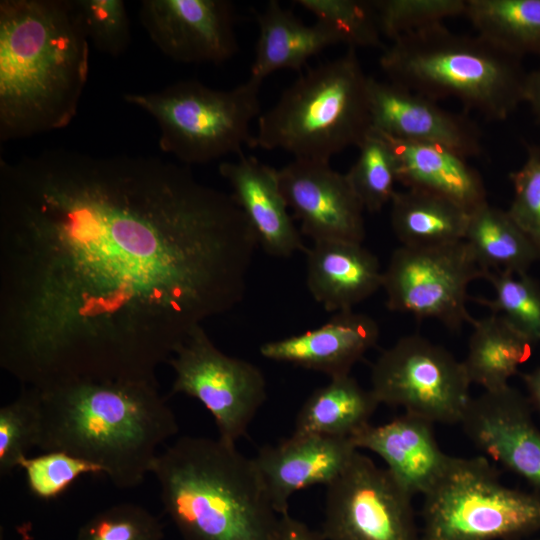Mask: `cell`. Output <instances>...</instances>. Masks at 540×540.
Segmentation results:
<instances>
[{
    "label": "cell",
    "instance_id": "2e32d148",
    "mask_svg": "<svg viewBox=\"0 0 540 540\" xmlns=\"http://www.w3.org/2000/svg\"><path fill=\"white\" fill-rule=\"evenodd\" d=\"M372 127L393 138L442 146L464 158L482 152V134L469 117L391 82L369 77Z\"/></svg>",
    "mask_w": 540,
    "mask_h": 540
},
{
    "label": "cell",
    "instance_id": "7c38bea8",
    "mask_svg": "<svg viewBox=\"0 0 540 540\" xmlns=\"http://www.w3.org/2000/svg\"><path fill=\"white\" fill-rule=\"evenodd\" d=\"M413 495L386 469L356 452L326 487L324 540H421Z\"/></svg>",
    "mask_w": 540,
    "mask_h": 540
},
{
    "label": "cell",
    "instance_id": "8fae6325",
    "mask_svg": "<svg viewBox=\"0 0 540 540\" xmlns=\"http://www.w3.org/2000/svg\"><path fill=\"white\" fill-rule=\"evenodd\" d=\"M167 363L175 373L171 393L202 403L215 420L218 438L236 445L266 401L262 371L223 353L202 326L191 331Z\"/></svg>",
    "mask_w": 540,
    "mask_h": 540
},
{
    "label": "cell",
    "instance_id": "f1b7e54d",
    "mask_svg": "<svg viewBox=\"0 0 540 540\" xmlns=\"http://www.w3.org/2000/svg\"><path fill=\"white\" fill-rule=\"evenodd\" d=\"M358 148V158L346 175L364 209L375 213L396 192L397 160L387 140L374 129Z\"/></svg>",
    "mask_w": 540,
    "mask_h": 540
},
{
    "label": "cell",
    "instance_id": "9c48e42d",
    "mask_svg": "<svg viewBox=\"0 0 540 540\" xmlns=\"http://www.w3.org/2000/svg\"><path fill=\"white\" fill-rule=\"evenodd\" d=\"M370 379L380 404L433 424H460L471 400L463 362L420 335L404 336L383 351Z\"/></svg>",
    "mask_w": 540,
    "mask_h": 540
},
{
    "label": "cell",
    "instance_id": "44dd1931",
    "mask_svg": "<svg viewBox=\"0 0 540 540\" xmlns=\"http://www.w3.org/2000/svg\"><path fill=\"white\" fill-rule=\"evenodd\" d=\"M305 252L307 288L328 312L352 310L382 287L378 258L362 243L318 241Z\"/></svg>",
    "mask_w": 540,
    "mask_h": 540
},
{
    "label": "cell",
    "instance_id": "b9f144b4",
    "mask_svg": "<svg viewBox=\"0 0 540 540\" xmlns=\"http://www.w3.org/2000/svg\"><path fill=\"white\" fill-rule=\"evenodd\" d=\"M537 540H540V539H537Z\"/></svg>",
    "mask_w": 540,
    "mask_h": 540
},
{
    "label": "cell",
    "instance_id": "4fadbf2b",
    "mask_svg": "<svg viewBox=\"0 0 540 540\" xmlns=\"http://www.w3.org/2000/svg\"><path fill=\"white\" fill-rule=\"evenodd\" d=\"M139 21L167 57L223 63L238 53L235 12L227 0H142Z\"/></svg>",
    "mask_w": 540,
    "mask_h": 540
},
{
    "label": "cell",
    "instance_id": "7402d4cb",
    "mask_svg": "<svg viewBox=\"0 0 540 540\" xmlns=\"http://www.w3.org/2000/svg\"><path fill=\"white\" fill-rule=\"evenodd\" d=\"M381 134L396 157L398 182L407 189L444 197L468 213L488 202L482 177L463 156L442 146Z\"/></svg>",
    "mask_w": 540,
    "mask_h": 540
},
{
    "label": "cell",
    "instance_id": "e575fe53",
    "mask_svg": "<svg viewBox=\"0 0 540 540\" xmlns=\"http://www.w3.org/2000/svg\"><path fill=\"white\" fill-rule=\"evenodd\" d=\"M19 467L31 493L43 500L57 498L82 475L103 473L99 466L61 451L25 457Z\"/></svg>",
    "mask_w": 540,
    "mask_h": 540
},
{
    "label": "cell",
    "instance_id": "cb8c5ba5",
    "mask_svg": "<svg viewBox=\"0 0 540 540\" xmlns=\"http://www.w3.org/2000/svg\"><path fill=\"white\" fill-rule=\"evenodd\" d=\"M379 404L350 374L330 378L302 404L293 433L351 439L370 425Z\"/></svg>",
    "mask_w": 540,
    "mask_h": 540
},
{
    "label": "cell",
    "instance_id": "8d00e7d4",
    "mask_svg": "<svg viewBox=\"0 0 540 540\" xmlns=\"http://www.w3.org/2000/svg\"><path fill=\"white\" fill-rule=\"evenodd\" d=\"M525 146V162L509 174L514 197L507 212L540 249V145Z\"/></svg>",
    "mask_w": 540,
    "mask_h": 540
},
{
    "label": "cell",
    "instance_id": "1f68e13d",
    "mask_svg": "<svg viewBox=\"0 0 540 540\" xmlns=\"http://www.w3.org/2000/svg\"><path fill=\"white\" fill-rule=\"evenodd\" d=\"M295 3L334 29L348 48H383L372 1L297 0Z\"/></svg>",
    "mask_w": 540,
    "mask_h": 540
},
{
    "label": "cell",
    "instance_id": "52a82bcc",
    "mask_svg": "<svg viewBox=\"0 0 540 540\" xmlns=\"http://www.w3.org/2000/svg\"><path fill=\"white\" fill-rule=\"evenodd\" d=\"M261 82L248 78L228 90L182 80L154 92L123 95L156 121L159 147L183 165L205 164L253 148L250 123L260 116Z\"/></svg>",
    "mask_w": 540,
    "mask_h": 540
},
{
    "label": "cell",
    "instance_id": "f35d334b",
    "mask_svg": "<svg viewBox=\"0 0 540 540\" xmlns=\"http://www.w3.org/2000/svg\"><path fill=\"white\" fill-rule=\"evenodd\" d=\"M524 101L531 106L540 126V65L527 74Z\"/></svg>",
    "mask_w": 540,
    "mask_h": 540
},
{
    "label": "cell",
    "instance_id": "7a4b0ae2",
    "mask_svg": "<svg viewBox=\"0 0 540 540\" xmlns=\"http://www.w3.org/2000/svg\"><path fill=\"white\" fill-rule=\"evenodd\" d=\"M89 73L75 0L0 1V142L67 127Z\"/></svg>",
    "mask_w": 540,
    "mask_h": 540
},
{
    "label": "cell",
    "instance_id": "e0dca14e",
    "mask_svg": "<svg viewBox=\"0 0 540 540\" xmlns=\"http://www.w3.org/2000/svg\"><path fill=\"white\" fill-rule=\"evenodd\" d=\"M358 449L351 439L293 433L253 457L279 515L289 512L290 498L314 485L327 487L349 466Z\"/></svg>",
    "mask_w": 540,
    "mask_h": 540
},
{
    "label": "cell",
    "instance_id": "74e56055",
    "mask_svg": "<svg viewBox=\"0 0 540 540\" xmlns=\"http://www.w3.org/2000/svg\"><path fill=\"white\" fill-rule=\"evenodd\" d=\"M280 540H324L320 531L311 529L303 521L293 517L289 512L281 515Z\"/></svg>",
    "mask_w": 540,
    "mask_h": 540
},
{
    "label": "cell",
    "instance_id": "d6a6232c",
    "mask_svg": "<svg viewBox=\"0 0 540 540\" xmlns=\"http://www.w3.org/2000/svg\"><path fill=\"white\" fill-rule=\"evenodd\" d=\"M467 0H372L382 35L391 39L465 14Z\"/></svg>",
    "mask_w": 540,
    "mask_h": 540
},
{
    "label": "cell",
    "instance_id": "5b68a950",
    "mask_svg": "<svg viewBox=\"0 0 540 540\" xmlns=\"http://www.w3.org/2000/svg\"><path fill=\"white\" fill-rule=\"evenodd\" d=\"M379 65L389 82L436 102L454 98L490 121L505 120L524 101L521 58L444 24L393 40Z\"/></svg>",
    "mask_w": 540,
    "mask_h": 540
},
{
    "label": "cell",
    "instance_id": "9a60e30c",
    "mask_svg": "<svg viewBox=\"0 0 540 540\" xmlns=\"http://www.w3.org/2000/svg\"><path fill=\"white\" fill-rule=\"evenodd\" d=\"M531 407L527 397L507 385L471 398L460 424L481 452L540 495V429Z\"/></svg>",
    "mask_w": 540,
    "mask_h": 540
},
{
    "label": "cell",
    "instance_id": "60d3db41",
    "mask_svg": "<svg viewBox=\"0 0 540 540\" xmlns=\"http://www.w3.org/2000/svg\"><path fill=\"white\" fill-rule=\"evenodd\" d=\"M27 539H28V537H27V535L25 534V537H24V539H23V540H27Z\"/></svg>",
    "mask_w": 540,
    "mask_h": 540
},
{
    "label": "cell",
    "instance_id": "f546056e",
    "mask_svg": "<svg viewBox=\"0 0 540 540\" xmlns=\"http://www.w3.org/2000/svg\"><path fill=\"white\" fill-rule=\"evenodd\" d=\"M493 299H475L494 314L502 316L533 344L540 341V285L527 273L489 271Z\"/></svg>",
    "mask_w": 540,
    "mask_h": 540
},
{
    "label": "cell",
    "instance_id": "d6986e66",
    "mask_svg": "<svg viewBox=\"0 0 540 540\" xmlns=\"http://www.w3.org/2000/svg\"><path fill=\"white\" fill-rule=\"evenodd\" d=\"M218 171L230 184L231 195L249 222L258 246L280 258L306 251L281 191L278 170L241 153L237 160L219 164Z\"/></svg>",
    "mask_w": 540,
    "mask_h": 540
},
{
    "label": "cell",
    "instance_id": "d4e9b609",
    "mask_svg": "<svg viewBox=\"0 0 540 540\" xmlns=\"http://www.w3.org/2000/svg\"><path fill=\"white\" fill-rule=\"evenodd\" d=\"M390 223L402 246L431 247L464 240L469 213L456 203L417 189L396 191Z\"/></svg>",
    "mask_w": 540,
    "mask_h": 540
},
{
    "label": "cell",
    "instance_id": "4dcf8cb0",
    "mask_svg": "<svg viewBox=\"0 0 540 540\" xmlns=\"http://www.w3.org/2000/svg\"><path fill=\"white\" fill-rule=\"evenodd\" d=\"M42 428L41 396L37 388L22 386L19 395L0 408V474L20 466L27 452L38 447Z\"/></svg>",
    "mask_w": 540,
    "mask_h": 540
},
{
    "label": "cell",
    "instance_id": "6da1fadb",
    "mask_svg": "<svg viewBox=\"0 0 540 540\" xmlns=\"http://www.w3.org/2000/svg\"><path fill=\"white\" fill-rule=\"evenodd\" d=\"M257 247L232 195L186 165L1 157L0 367L40 390L157 382L195 327L242 301Z\"/></svg>",
    "mask_w": 540,
    "mask_h": 540
},
{
    "label": "cell",
    "instance_id": "8992f818",
    "mask_svg": "<svg viewBox=\"0 0 540 540\" xmlns=\"http://www.w3.org/2000/svg\"><path fill=\"white\" fill-rule=\"evenodd\" d=\"M368 81L355 48L308 69L260 114L253 148L329 162L358 147L373 129Z\"/></svg>",
    "mask_w": 540,
    "mask_h": 540
},
{
    "label": "cell",
    "instance_id": "836d02e7",
    "mask_svg": "<svg viewBox=\"0 0 540 540\" xmlns=\"http://www.w3.org/2000/svg\"><path fill=\"white\" fill-rule=\"evenodd\" d=\"M159 519L144 507L123 502L100 511L78 530L76 540H162Z\"/></svg>",
    "mask_w": 540,
    "mask_h": 540
},
{
    "label": "cell",
    "instance_id": "d590c367",
    "mask_svg": "<svg viewBox=\"0 0 540 540\" xmlns=\"http://www.w3.org/2000/svg\"><path fill=\"white\" fill-rule=\"evenodd\" d=\"M89 41L101 53L119 57L131 41L130 20L122 0H75Z\"/></svg>",
    "mask_w": 540,
    "mask_h": 540
},
{
    "label": "cell",
    "instance_id": "83f0119b",
    "mask_svg": "<svg viewBox=\"0 0 540 540\" xmlns=\"http://www.w3.org/2000/svg\"><path fill=\"white\" fill-rule=\"evenodd\" d=\"M478 34L508 53L540 57V0H467Z\"/></svg>",
    "mask_w": 540,
    "mask_h": 540
},
{
    "label": "cell",
    "instance_id": "ac0fdd59",
    "mask_svg": "<svg viewBox=\"0 0 540 540\" xmlns=\"http://www.w3.org/2000/svg\"><path fill=\"white\" fill-rule=\"evenodd\" d=\"M379 334V326L372 317L353 310L340 311L315 329L262 344L259 352L268 360L334 378L349 375L352 367L376 345Z\"/></svg>",
    "mask_w": 540,
    "mask_h": 540
},
{
    "label": "cell",
    "instance_id": "3957f363",
    "mask_svg": "<svg viewBox=\"0 0 540 540\" xmlns=\"http://www.w3.org/2000/svg\"><path fill=\"white\" fill-rule=\"evenodd\" d=\"M38 390V448L93 463L120 489L143 482L158 447L179 429L157 382L81 380Z\"/></svg>",
    "mask_w": 540,
    "mask_h": 540
},
{
    "label": "cell",
    "instance_id": "4316f807",
    "mask_svg": "<svg viewBox=\"0 0 540 540\" xmlns=\"http://www.w3.org/2000/svg\"><path fill=\"white\" fill-rule=\"evenodd\" d=\"M473 332L463 362L471 384L492 391L503 388L531 355L533 343L502 316L473 319Z\"/></svg>",
    "mask_w": 540,
    "mask_h": 540
},
{
    "label": "cell",
    "instance_id": "484cf974",
    "mask_svg": "<svg viewBox=\"0 0 540 540\" xmlns=\"http://www.w3.org/2000/svg\"><path fill=\"white\" fill-rule=\"evenodd\" d=\"M464 241L485 273L524 274L540 259L538 246L509 213L488 202L469 213Z\"/></svg>",
    "mask_w": 540,
    "mask_h": 540
},
{
    "label": "cell",
    "instance_id": "ffe728a7",
    "mask_svg": "<svg viewBox=\"0 0 540 540\" xmlns=\"http://www.w3.org/2000/svg\"><path fill=\"white\" fill-rule=\"evenodd\" d=\"M433 423L404 413L391 421L368 425L351 438L357 449L378 455L386 469L413 496L424 494L443 472L450 455L440 448Z\"/></svg>",
    "mask_w": 540,
    "mask_h": 540
},
{
    "label": "cell",
    "instance_id": "30bf717a",
    "mask_svg": "<svg viewBox=\"0 0 540 540\" xmlns=\"http://www.w3.org/2000/svg\"><path fill=\"white\" fill-rule=\"evenodd\" d=\"M485 274L464 240L431 247L401 245L383 271L386 306L458 330L473 321L466 307L468 286Z\"/></svg>",
    "mask_w": 540,
    "mask_h": 540
},
{
    "label": "cell",
    "instance_id": "603a6c76",
    "mask_svg": "<svg viewBox=\"0 0 540 540\" xmlns=\"http://www.w3.org/2000/svg\"><path fill=\"white\" fill-rule=\"evenodd\" d=\"M257 22L259 35L249 78L261 83L281 69L301 70L324 49L344 44L342 37L328 25L319 21L306 25L274 0L257 15Z\"/></svg>",
    "mask_w": 540,
    "mask_h": 540
},
{
    "label": "cell",
    "instance_id": "5bb4252c",
    "mask_svg": "<svg viewBox=\"0 0 540 540\" xmlns=\"http://www.w3.org/2000/svg\"><path fill=\"white\" fill-rule=\"evenodd\" d=\"M278 178L302 234L313 242H363L365 209L346 173L329 162L294 159L278 170Z\"/></svg>",
    "mask_w": 540,
    "mask_h": 540
},
{
    "label": "cell",
    "instance_id": "ab89813d",
    "mask_svg": "<svg viewBox=\"0 0 540 540\" xmlns=\"http://www.w3.org/2000/svg\"><path fill=\"white\" fill-rule=\"evenodd\" d=\"M522 378L532 407L540 413V368L523 374Z\"/></svg>",
    "mask_w": 540,
    "mask_h": 540
},
{
    "label": "cell",
    "instance_id": "ba28073f",
    "mask_svg": "<svg viewBox=\"0 0 540 540\" xmlns=\"http://www.w3.org/2000/svg\"><path fill=\"white\" fill-rule=\"evenodd\" d=\"M423 498L421 540H512L540 532V495L502 483L484 456H450Z\"/></svg>",
    "mask_w": 540,
    "mask_h": 540
},
{
    "label": "cell",
    "instance_id": "277c9868",
    "mask_svg": "<svg viewBox=\"0 0 540 540\" xmlns=\"http://www.w3.org/2000/svg\"><path fill=\"white\" fill-rule=\"evenodd\" d=\"M151 473L183 540H280L275 510L253 458L219 438L182 436Z\"/></svg>",
    "mask_w": 540,
    "mask_h": 540
}]
</instances>
